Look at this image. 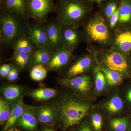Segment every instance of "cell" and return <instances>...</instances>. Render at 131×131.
I'll return each instance as SVG.
<instances>
[{"label":"cell","mask_w":131,"mask_h":131,"mask_svg":"<svg viewBox=\"0 0 131 131\" xmlns=\"http://www.w3.org/2000/svg\"><path fill=\"white\" fill-rule=\"evenodd\" d=\"M27 19L4 9L0 12V42L5 47H12L21 35L27 34Z\"/></svg>","instance_id":"cell-2"},{"label":"cell","mask_w":131,"mask_h":131,"mask_svg":"<svg viewBox=\"0 0 131 131\" xmlns=\"http://www.w3.org/2000/svg\"><path fill=\"white\" fill-rule=\"evenodd\" d=\"M55 50L49 46L37 48L32 55L30 69L37 65L45 66L50 61Z\"/></svg>","instance_id":"cell-19"},{"label":"cell","mask_w":131,"mask_h":131,"mask_svg":"<svg viewBox=\"0 0 131 131\" xmlns=\"http://www.w3.org/2000/svg\"><path fill=\"white\" fill-rule=\"evenodd\" d=\"M27 94V95L35 100L42 101L55 98L58 95L59 92L54 89L43 88L34 90Z\"/></svg>","instance_id":"cell-23"},{"label":"cell","mask_w":131,"mask_h":131,"mask_svg":"<svg viewBox=\"0 0 131 131\" xmlns=\"http://www.w3.org/2000/svg\"><path fill=\"white\" fill-rule=\"evenodd\" d=\"M91 125L95 131H101L103 125V117L99 108L92 107L90 110Z\"/></svg>","instance_id":"cell-28"},{"label":"cell","mask_w":131,"mask_h":131,"mask_svg":"<svg viewBox=\"0 0 131 131\" xmlns=\"http://www.w3.org/2000/svg\"><path fill=\"white\" fill-rule=\"evenodd\" d=\"M52 103L58 111L59 122L64 130L79 124L93 107L90 101L84 100L72 92L59 94Z\"/></svg>","instance_id":"cell-1"},{"label":"cell","mask_w":131,"mask_h":131,"mask_svg":"<svg viewBox=\"0 0 131 131\" xmlns=\"http://www.w3.org/2000/svg\"><path fill=\"white\" fill-rule=\"evenodd\" d=\"M39 122L37 107L31 106L17 120L13 126L24 131H39Z\"/></svg>","instance_id":"cell-13"},{"label":"cell","mask_w":131,"mask_h":131,"mask_svg":"<svg viewBox=\"0 0 131 131\" xmlns=\"http://www.w3.org/2000/svg\"><path fill=\"white\" fill-rule=\"evenodd\" d=\"M127 131H131V127L127 130Z\"/></svg>","instance_id":"cell-41"},{"label":"cell","mask_w":131,"mask_h":131,"mask_svg":"<svg viewBox=\"0 0 131 131\" xmlns=\"http://www.w3.org/2000/svg\"><path fill=\"white\" fill-rule=\"evenodd\" d=\"M90 1L95 2H96L97 3H101L103 1V0H90Z\"/></svg>","instance_id":"cell-39"},{"label":"cell","mask_w":131,"mask_h":131,"mask_svg":"<svg viewBox=\"0 0 131 131\" xmlns=\"http://www.w3.org/2000/svg\"><path fill=\"white\" fill-rule=\"evenodd\" d=\"M121 92L127 106L128 114H131V80H127Z\"/></svg>","instance_id":"cell-31"},{"label":"cell","mask_w":131,"mask_h":131,"mask_svg":"<svg viewBox=\"0 0 131 131\" xmlns=\"http://www.w3.org/2000/svg\"><path fill=\"white\" fill-rule=\"evenodd\" d=\"M119 17V9L118 8L115 13L112 15L109 20V26H110V29H113L116 26L118 21Z\"/></svg>","instance_id":"cell-35"},{"label":"cell","mask_w":131,"mask_h":131,"mask_svg":"<svg viewBox=\"0 0 131 131\" xmlns=\"http://www.w3.org/2000/svg\"><path fill=\"white\" fill-rule=\"evenodd\" d=\"M58 83L67 87L77 96L87 100H93L95 93L93 81L89 75L83 74L70 78H61L58 81Z\"/></svg>","instance_id":"cell-6"},{"label":"cell","mask_w":131,"mask_h":131,"mask_svg":"<svg viewBox=\"0 0 131 131\" xmlns=\"http://www.w3.org/2000/svg\"><path fill=\"white\" fill-rule=\"evenodd\" d=\"M6 131H24L22 129L17 127L13 126L9 127Z\"/></svg>","instance_id":"cell-38"},{"label":"cell","mask_w":131,"mask_h":131,"mask_svg":"<svg viewBox=\"0 0 131 131\" xmlns=\"http://www.w3.org/2000/svg\"><path fill=\"white\" fill-rule=\"evenodd\" d=\"M56 11L53 0H28L27 13L28 18L37 23L43 24L47 21L48 15Z\"/></svg>","instance_id":"cell-7"},{"label":"cell","mask_w":131,"mask_h":131,"mask_svg":"<svg viewBox=\"0 0 131 131\" xmlns=\"http://www.w3.org/2000/svg\"><path fill=\"white\" fill-rule=\"evenodd\" d=\"M99 108L110 116L121 115L127 113V108L121 91L116 90L102 101Z\"/></svg>","instance_id":"cell-8"},{"label":"cell","mask_w":131,"mask_h":131,"mask_svg":"<svg viewBox=\"0 0 131 131\" xmlns=\"http://www.w3.org/2000/svg\"><path fill=\"white\" fill-rule=\"evenodd\" d=\"M47 71L45 66L37 65L30 69V76L32 80L40 81L45 79L47 76Z\"/></svg>","instance_id":"cell-30"},{"label":"cell","mask_w":131,"mask_h":131,"mask_svg":"<svg viewBox=\"0 0 131 131\" xmlns=\"http://www.w3.org/2000/svg\"><path fill=\"white\" fill-rule=\"evenodd\" d=\"M110 49L122 54L131 55V25H120L112 37Z\"/></svg>","instance_id":"cell-11"},{"label":"cell","mask_w":131,"mask_h":131,"mask_svg":"<svg viewBox=\"0 0 131 131\" xmlns=\"http://www.w3.org/2000/svg\"><path fill=\"white\" fill-rule=\"evenodd\" d=\"M56 20L61 25L83 23L90 8L84 0H56Z\"/></svg>","instance_id":"cell-3"},{"label":"cell","mask_w":131,"mask_h":131,"mask_svg":"<svg viewBox=\"0 0 131 131\" xmlns=\"http://www.w3.org/2000/svg\"><path fill=\"white\" fill-rule=\"evenodd\" d=\"M46 25L49 46L55 49L62 47L61 34V26L56 20H52Z\"/></svg>","instance_id":"cell-17"},{"label":"cell","mask_w":131,"mask_h":131,"mask_svg":"<svg viewBox=\"0 0 131 131\" xmlns=\"http://www.w3.org/2000/svg\"><path fill=\"white\" fill-rule=\"evenodd\" d=\"M32 55L25 52H14L9 60L12 61L20 71H24L30 69Z\"/></svg>","instance_id":"cell-22"},{"label":"cell","mask_w":131,"mask_h":131,"mask_svg":"<svg viewBox=\"0 0 131 131\" xmlns=\"http://www.w3.org/2000/svg\"><path fill=\"white\" fill-rule=\"evenodd\" d=\"M130 66L131 68V55L130 56Z\"/></svg>","instance_id":"cell-40"},{"label":"cell","mask_w":131,"mask_h":131,"mask_svg":"<svg viewBox=\"0 0 131 131\" xmlns=\"http://www.w3.org/2000/svg\"><path fill=\"white\" fill-rule=\"evenodd\" d=\"M119 7L117 2L112 1L108 3L104 9V14L107 20L109 21L111 16L117 11Z\"/></svg>","instance_id":"cell-32"},{"label":"cell","mask_w":131,"mask_h":131,"mask_svg":"<svg viewBox=\"0 0 131 131\" xmlns=\"http://www.w3.org/2000/svg\"><path fill=\"white\" fill-rule=\"evenodd\" d=\"M112 131H127L131 127V114L119 118H113L109 121Z\"/></svg>","instance_id":"cell-26"},{"label":"cell","mask_w":131,"mask_h":131,"mask_svg":"<svg viewBox=\"0 0 131 131\" xmlns=\"http://www.w3.org/2000/svg\"><path fill=\"white\" fill-rule=\"evenodd\" d=\"M39 131H56L52 126H48L43 125V126L40 128Z\"/></svg>","instance_id":"cell-37"},{"label":"cell","mask_w":131,"mask_h":131,"mask_svg":"<svg viewBox=\"0 0 131 131\" xmlns=\"http://www.w3.org/2000/svg\"><path fill=\"white\" fill-rule=\"evenodd\" d=\"M28 0H0L1 9L14 13L28 19L27 6Z\"/></svg>","instance_id":"cell-18"},{"label":"cell","mask_w":131,"mask_h":131,"mask_svg":"<svg viewBox=\"0 0 131 131\" xmlns=\"http://www.w3.org/2000/svg\"><path fill=\"white\" fill-rule=\"evenodd\" d=\"M31 106L26 105L24 103L23 100L12 106V113L9 120L5 125L3 131H6L9 127L13 126L17 120L21 117L27 109Z\"/></svg>","instance_id":"cell-24"},{"label":"cell","mask_w":131,"mask_h":131,"mask_svg":"<svg viewBox=\"0 0 131 131\" xmlns=\"http://www.w3.org/2000/svg\"><path fill=\"white\" fill-rule=\"evenodd\" d=\"M19 71H20L14 65L8 75L7 77V80L11 82L17 80L18 78Z\"/></svg>","instance_id":"cell-34"},{"label":"cell","mask_w":131,"mask_h":131,"mask_svg":"<svg viewBox=\"0 0 131 131\" xmlns=\"http://www.w3.org/2000/svg\"><path fill=\"white\" fill-rule=\"evenodd\" d=\"M27 34L37 48L49 46L45 24L39 23L28 24Z\"/></svg>","instance_id":"cell-14"},{"label":"cell","mask_w":131,"mask_h":131,"mask_svg":"<svg viewBox=\"0 0 131 131\" xmlns=\"http://www.w3.org/2000/svg\"><path fill=\"white\" fill-rule=\"evenodd\" d=\"M82 35L91 42L103 46L111 44L112 34L105 20L99 15L88 19L84 24Z\"/></svg>","instance_id":"cell-5"},{"label":"cell","mask_w":131,"mask_h":131,"mask_svg":"<svg viewBox=\"0 0 131 131\" xmlns=\"http://www.w3.org/2000/svg\"><path fill=\"white\" fill-rule=\"evenodd\" d=\"M97 67L95 57L89 54L82 55L74 59L66 70L65 78H70L94 71Z\"/></svg>","instance_id":"cell-9"},{"label":"cell","mask_w":131,"mask_h":131,"mask_svg":"<svg viewBox=\"0 0 131 131\" xmlns=\"http://www.w3.org/2000/svg\"><path fill=\"white\" fill-rule=\"evenodd\" d=\"M14 65V64L11 63L5 64L2 65L0 67V75L1 77L2 78H7L9 71Z\"/></svg>","instance_id":"cell-33"},{"label":"cell","mask_w":131,"mask_h":131,"mask_svg":"<svg viewBox=\"0 0 131 131\" xmlns=\"http://www.w3.org/2000/svg\"><path fill=\"white\" fill-rule=\"evenodd\" d=\"M74 59L73 52L62 46L55 49L50 61L45 66L48 71L61 73L68 69Z\"/></svg>","instance_id":"cell-10"},{"label":"cell","mask_w":131,"mask_h":131,"mask_svg":"<svg viewBox=\"0 0 131 131\" xmlns=\"http://www.w3.org/2000/svg\"><path fill=\"white\" fill-rule=\"evenodd\" d=\"M12 48L14 52H24L32 55L37 47L27 34H25L16 39Z\"/></svg>","instance_id":"cell-20"},{"label":"cell","mask_w":131,"mask_h":131,"mask_svg":"<svg viewBox=\"0 0 131 131\" xmlns=\"http://www.w3.org/2000/svg\"><path fill=\"white\" fill-rule=\"evenodd\" d=\"M12 106L1 97L0 99V124L1 125H6L11 115Z\"/></svg>","instance_id":"cell-29"},{"label":"cell","mask_w":131,"mask_h":131,"mask_svg":"<svg viewBox=\"0 0 131 131\" xmlns=\"http://www.w3.org/2000/svg\"><path fill=\"white\" fill-rule=\"evenodd\" d=\"M39 122L43 125L53 126L59 121V115L53 103H47L37 108Z\"/></svg>","instance_id":"cell-15"},{"label":"cell","mask_w":131,"mask_h":131,"mask_svg":"<svg viewBox=\"0 0 131 131\" xmlns=\"http://www.w3.org/2000/svg\"><path fill=\"white\" fill-rule=\"evenodd\" d=\"M1 93L3 98L12 106L23 100L26 93L25 89L20 85L14 84H6L1 88Z\"/></svg>","instance_id":"cell-16"},{"label":"cell","mask_w":131,"mask_h":131,"mask_svg":"<svg viewBox=\"0 0 131 131\" xmlns=\"http://www.w3.org/2000/svg\"><path fill=\"white\" fill-rule=\"evenodd\" d=\"M95 57L96 68L118 71L124 76L126 80H131L130 56L110 49L96 52Z\"/></svg>","instance_id":"cell-4"},{"label":"cell","mask_w":131,"mask_h":131,"mask_svg":"<svg viewBox=\"0 0 131 131\" xmlns=\"http://www.w3.org/2000/svg\"><path fill=\"white\" fill-rule=\"evenodd\" d=\"M79 26L73 24L61 26L63 46L72 52L77 49L83 38Z\"/></svg>","instance_id":"cell-12"},{"label":"cell","mask_w":131,"mask_h":131,"mask_svg":"<svg viewBox=\"0 0 131 131\" xmlns=\"http://www.w3.org/2000/svg\"><path fill=\"white\" fill-rule=\"evenodd\" d=\"M91 125L88 121L82 122L76 131H94Z\"/></svg>","instance_id":"cell-36"},{"label":"cell","mask_w":131,"mask_h":131,"mask_svg":"<svg viewBox=\"0 0 131 131\" xmlns=\"http://www.w3.org/2000/svg\"><path fill=\"white\" fill-rule=\"evenodd\" d=\"M104 73L108 84L111 88L119 86L122 84L124 80H126L121 73L115 71L107 69H100Z\"/></svg>","instance_id":"cell-27"},{"label":"cell","mask_w":131,"mask_h":131,"mask_svg":"<svg viewBox=\"0 0 131 131\" xmlns=\"http://www.w3.org/2000/svg\"><path fill=\"white\" fill-rule=\"evenodd\" d=\"M94 85L95 93L98 95H102L107 93L110 87L108 84L103 72L96 68L94 71Z\"/></svg>","instance_id":"cell-21"},{"label":"cell","mask_w":131,"mask_h":131,"mask_svg":"<svg viewBox=\"0 0 131 131\" xmlns=\"http://www.w3.org/2000/svg\"><path fill=\"white\" fill-rule=\"evenodd\" d=\"M118 9V24L120 25H131V0H121Z\"/></svg>","instance_id":"cell-25"}]
</instances>
